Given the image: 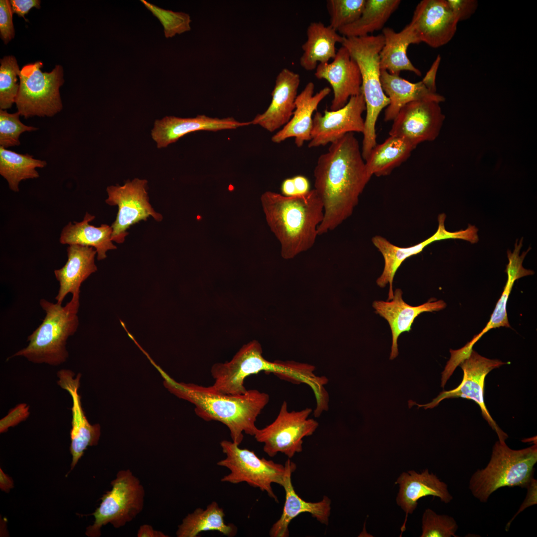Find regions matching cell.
I'll return each mask as SVG.
<instances>
[{"label":"cell","instance_id":"cell-1","mask_svg":"<svg viewBox=\"0 0 537 537\" xmlns=\"http://www.w3.org/2000/svg\"><path fill=\"white\" fill-rule=\"evenodd\" d=\"M314 189L324 205L317 232L332 231L352 215L370 180L359 143L349 133L330 144L314 170Z\"/></svg>","mask_w":537,"mask_h":537},{"label":"cell","instance_id":"cell-2","mask_svg":"<svg viewBox=\"0 0 537 537\" xmlns=\"http://www.w3.org/2000/svg\"><path fill=\"white\" fill-rule=\"evenodd\" d=\"M155 367L170 392L193 404L196 414L205 421H216L225 425L233 442L240 445L244 433L254 436L258 429L257 419L269 402L267 393L251 389L241 395L223 394L211 386L177 382L159 366Z\"/></svg>","mask_w":537,"mask_h":537},{"label":"cell","instance_id":"cell-3","mask_svg":"<svg viewBox=\"0 0 537 537\" xmlns=\"http://www.w3.org/2000/svg\"><path fill=\"white\" fill-rule=\"evenodd\" d=\"M261 201L267 222L280 243L283 259H293L313 246L324 217L323 203L314 189L289 197L267 191Z\"/></svg>","mask_w":537,"mask_h":537},{"label":"cell","instance_id":"cell-4","mask_svg":"<svg viewBox=\"0 0 537 537\" xmlns=\"http://www.w3.org/2000/svg\"><path fill=\"white\" fill-rule=\"evenodd\" d=\"M80 293L72 295L71 300L62 306L44 298L40 305L45 312L42 323L27 339L28 344L7 358L23 357L34 363L57 366L69 357L67 342L78 330Z\"/></svg>","mask_w":537,"mask_h":537},{"label":"cell","instance_id":"cell-5","mask_svg":"<svg viewBox=\"0 0 537 537\" xmlns=\"http://www.w3.org/2000/svg\"><path fill=\"white\" fill-rule=\"evenodd\" d=\"M384 44L382 34L362 37H344L341 44L358 64L361 77V93L366 107L361 154L366 159L376 146L375 126L382 110L389 103L381 81L379 54Z\"/></svg>","mask_w":537,"mask_h":537},{"label":"cell","instance_id":"cell-6","mask_svg":"<svg viewBox=\"0 0 537 537\" xmlns=\"http://www.w3.org/2000/svg\"><path fill=\"white\" fill-rule=\"evenodd\" d=\"M537 462V446L525 448H510L505 441L497 442L487 466L471 476L469 488L480 502H486L490 496L503 487H526L534 479V465Z\"/></svg>","mask_w":537,"mask_h":537},{"label":"cell","instance_id":"cell-7","mask_svg":"<svg viewBox=\"0 0 537 537\" xmlns=\"http://www.w3.org/2000/svg\"><path fill=\"white\" fill-rule=\"evenodd\" d=\"M303 370L301 362L268 360L263 357L260 343L253 340L244 345L230 361L212 365L210 372L214 382L211 386L221 393L241 395L247 391L244 381L250 375L262 371L272 373L295 383L301 378Z\"/></svg>","mask_w":537,"mask_h":537},{"label":"cell","instance_id":"cell-8","mask_svg":"<svg viewBox=\"0 0 537 537\" xmlns=\"http://www.w3.org/2000/svg\"><path fill=\"white\" fill-rule=\"evenodd\" d=\"M43 63L24 66L19 74V88L15 100L17 111L25 118L37 116L52 117L63 108L60 88L63 69L56 65L50 72H43Z\"/></svg>","mask_w":537,"mask_h":537},{"label":"cell","instance_id":"cell-9","mask_svg":"<svg viewBox=\"0 0 537 537\" xmlns=\"http://www.w3.org/2000/svg\"><path fill=\"white\" fill-rule=\"evenodd\" d=\"M111 484V490L103 495L99 506L93 513V524L86 531L88 537H99L101 528L109 523L115 528L122 527L143 509L145 491L130 470L118 471Z\"/></svg>","mask_w":537,"mask_h":537},{"label":"cell","instance_id":"cell-10","mask_svg":"<svg viewBox=\"0 0 537 537\" xmlns=\"http://www.w3.org/2000/svg\"><path fill=\"white\" fill-rule=\"evenodd\" d=\"M225 458L217 463L228 469L230 473L221 479L223 482L238 484L246 482L250 486L259 488L278 502L272 484L282 486L285 473L284 465L265 458H260L254 451L241 448L239 445L227 440L220 442Z\"/></svg>","mask_w":537,"mask_h":537},{"label":"cell","instance_id":"cell-11","mask_svg":"<svg viewBox=\"0 0 537 537\" xmlns=\"http://www.w3.org/2000/svg\"><path fill=\"white\" fill-rule=\"evenodd\" d=\"M312 412L310 408L289 411L283 401L275 420L258 429L254 437L264 444L263 450L269 456L281 452L290 458L302 451L303 439L312 435L318 427V422L309 418Z\"/></svg>","mask_w":537,"mask_h":537},{"label":"cell","instance_id":"cell-12","mask_svg":"<svg viewBox=\"0 0 537 537\" xmlns=\"http://www.w3.org/2000/svg\"><path fill=\"white\" fill-rule=\"evenodd\" d=\"M458 22L448 0H423L416 6L410 22L404 29L413 44L424 42L438 48L451 40Z\"/></svg>","mask_w":537,"mask_h":537},{"label":"cell","instance_id":"cell-13","mask_svg":"<svg viewBox=\"0 0 537 537\" xmlns=\"http://www.w3.org/2000/svg\"><path fill=\"white\" fill-rule=\"evenodd\" d=\"M146 179H135L126 181L123 185L109 186L106 188L108 198L105 202L117 205L118 213L112 228L111 240L122 243L128 234L127 229L141 220H146L151 216L156 221H161L163 217L155 211L149 202L146 187Z\"/></svg>","mask_w":537,"mask_h":537},{"label":"cell","instance_id":"cell-14","mask_svg":"<svg viewBox=\"0 0 537 537\" xmlns=\"http://www.w3.org/2000/svg\"><path fill=\"white\" fill-rule=\"evenodd\" d=\"M507 363L498 359L486 358L472 350L469 356L460 363L463 376L461 383L456 388L441 392L431 402L426 404L420 405L409 402V407L415 404L419 407L431 409L437 406L444 399L459 397L472 400L480 407L484 418L497 433L499 441H505L508 435L498 427L486 407L484 388L485 378L487 374L492 369Z\"/></svg>","mask_w":537,"mask_h":537},{"label":"cell","instance_id":"cell-15","mask_svg":"<svg viewBox=\"0 0 537 537\" xmlns=\"http://www.w3.org/2000/svg\"><path fill=\"white\" fill-rule=\"evenodd\" d=\"M444 119L440 103L431 100L412 101L400 109L393 120L389 134L417 146L435 140Z\"/></svg>","mask_w":537,"mask_h":537},{"label":"cell","instance_id":"cell-16","mask_svg":"<svg viewBox=\"0 0 537 537\" xmlns=\"http://www.w3.org/2000/svg\"><path fill=\"white\" fill-rule=\"evenodd\" d=\"M366 107L361 93L351 97L343 107L336 110L316 111L313 116L310 148L331 144L349 133H363L364 120L362 117Z\"/></svg>","mask_w":537,"mask_h":537},{"label":"cell","instance_id":"cell-17","mask_svg":"<svg viewBox=\"0 0 537 537\" xmlns=\"http://www.w3.org/2000/svg\"><path fill=\"white\" fill-rule=\"evenodd\" d=\"M314 76L318 79L327 81L332 88L331 110L343 107L351 97L361 93L359 67L343 46L337 51L332 62L317 65Z\"/></svg>","mask_w":537,"mask_h":537},{"label":"cell","instance_id":"cell-18","mask_svg":"<svg viewBox=\"0 0 537 537\" xmlns=\"http://www.w3.org/2000/svg\"><path fill=\"white\" fill-rule=\"evenodd\" d=\"M81 374L76 377L71 370L63 369L57 372V384L69 392L73 401L72 429L70 432V453L72 456L71 468L73 469L88 447L95 446L100 436L98 424H90L83 410L81 397L78 393Z\"/></svg>","mask_w":537,"mask_h":537},{"label":"cell","instance_id":"cell-19","mask_svg":"<svg viewBox=\"0 0 537 537\" xmlns=\"http://www.w3.org/2000/svg\"><path fill=\"white\" fill-rule=\"evenodd\" d=\"M249 125H251L250 121L240 122L232 117L219 118L205 115L193 118L166 116L155 121L151 135L157 147L162 148L192 132L235 129Z\"/></svg>","mask_w":537,"mask_h":537},{"label":"cell","instance_id":"cell-20","mask_svg":"<svg viewBox=\"0 0 537 537\" xmlns=\"http://www.w3.org/2000/svg\"><path fill=\"white\" fill-rule=\"evenodd\" d=\"M300 79L298 74L287 69L281 70L276 76L272 99L267 109L258 114L251 121L272 132L284 126L291 119L295 108V100Z\"/></svg>","mask_w":537,"mask_h":537},{"label":"cell","instance_id":"cell-21","mask_svg":"<svg viewBox=\"0 0 537 537\" xmlns=\"http://www.w3.org/2000/svg\"><path fill=\"white\" fill-rule=\"evenodd\" d=\"M403 292L396 288L390 300H375L372 307L375 313L388 323L392 334V346L390 359L396 358L399 354L397 341L403 332H409L416 318L426 312L438 311L445 308L446 303L442 300L429 301L418 306H412L405 302Z\"/></svg>","mask_w":537,"mask_h":537},{"label":"cell","instance_id":"cell-22","mask_svg":"<svg viewBox=\"0 0 537 537\" xmlns=\"http://www.w3.org/2000/svg\"><path fill=\"white\" fill-rule=\"evenodd\" d=\"M284 466L285 473L282 485L285 493L284 504L281 516L269 530V536L288 537L289 524L293 519L303 513L310 514L320 523L327 525L331 510L330 499L324 496L321 500L317 502H307L302 499L296 493L291 481L292 473L296 469L295 463L288 459Z\"/></svg>","mask_w":537,"mask_h":537},{"label":"cell","instance_id":"cell-23","mask_svg":"<svg viewBox=\"0 0 537 537\" xmlns=\"http://www.w3.org/2000/svg\"><path fill=\"white\" fill-rule=\"evenodd\" d=\"M446 217L445 214H440L438 228L435 234L427 239L410 247H398L381 236L376 235L372 237L371 241L382 255L384 261L382 272L376 282L381 288H384L389 284L387 300H390L393 297V279L396 271L405 260L421 253L426 247L435 241L454 239L455 233L449 232L445 228Z\"/></svg>","mask_w":537,"mask_h":537},{"label":"cell","instance_id":"cell-24","mask_svg":"<svg viewBox=\"0 0 537 537\" xmlns=\"http://www.w3.org/2000/svg\"><path fill=\"white\" fill-rule=\"evenodd\" d=\"M314 83L309 82L297 95L292 116L288 122L272 136L273 143H280L289 138H294L296 146L301 147L305 141L310 140L313 114L319 103L331 91L329 87H326L314 94Z\"/></svg>","mask_w":537,"mask_h":537},{"label":"cell","instance_id":"cell-25","mask_svg":"<svg viewBox=\"0 0 537 537\" xmlns=\"http://www.w3.org/2000/svg\"><path fill=\"white\" fill-rule=\"evenodd\" d=\"M396 484L399 486L397 503L406 513L405 521L401 528V535L405 530L408 514H411L415 510L420 499L433 496L439 497L445 503L450 502L452 499L447 485L436 475L430 473L428 469L421 473L414 470L403 472L397 478Z\"/></svg>","mask_w":537,"mask_h":537},{"label":"cell","instance_id":"cell-26","mask_svg":"<svg viewBox=\"0 0 537 537\" xmlns=\"http://www.w3.org/2000/svg\"><path fill=\"white\" fill-rule=\"evenodd\" d=\"M67 251L68 260L65 265L54 271L59 282L55 299L57 303L61 305L68 293H80L82 283L97 269L94 263L97 253L93 247L71 245Z\"/></svg>","mask_w":537,"mask_h":537},{"label":"cell","instance_id":"cell-27","mask_svg":"<svg viewBox=\"0 0 537 537\" xmlns=\"http://www.w3.org/2000/svg\"><path fill=\"white\" fill-rule=\"evenodd\" d=\"M380 81L383 90L389 99L384 112L385 121L393 120L400 109L407 104L418 100H431L440 103L445 97L430 90L422 80L411 83L399 76L381 71Z\"/></svg>","mask_w":537,"mask_h":537},{"label":"cell","instance_id":"cell-28","mask_svg":"<svg viewBox=\"0 0 537 537\" xmlns=\"http://www.w3.org/2000/svg\"><path fill=\"white\" fill-rule=\"evenodd\" d=\"M306 35L307 40L301 46L303 54L299 62L307 71H313L319 64L333 59L337 53L336 44H341L344 38L337 31L320 21L310 23Z\"/></svg>","mask_w":537,"mask_h":537},{"label":"cell","instance_id":"cell-29","mask_svg":"<svg viewBox=\"0 0 537 537\" xmlns=\"http://www.w3.org/2000/svg\"><path fill=\"white\" fill-rule=\"evenodd\" d=\"M95 217L86 212L83 221L68 223L62 229L60 242L62 244L78 245L94 247L98 260L106 258V253L116 247L112 243V228L107 224L96 227L89 224Z\"/></svg>","mask_w":537,"mask_h":537},{"label":"cell","instance_id":"cell-30","mask_svg":"<svg viewBox=\"0 0 537 537\" xmlns=\"http://www.w3.org/2000/svg\"><path fill=\"white\" fill-rule=\"evenodd\" d=\"M416 147L403 138L390 136L383 143L376 144L365 161L368 176L389 175L409 158Z\"/></svg>","mask_w":537,"mask_h":537},{"label":"cell","instance_id":"cell-31","mask_svg":"<svg viewBox=\"0 0 537 537\" xmlns=\"http://www.w3.org/2000/svg\"><path fill=\"white\" fill-rule=\"evenodd\" d=\"M223 509L213 501L205 509L196 508L188 514L178 526L176 532L178 537H196L201 532L217 531L224 536L231 537L237 532L236 527L224 520Z\"/></svg>","mask_w":537,"mask_h":537},{"label":"cell","instance_id":"cell-32","mask_svg":"<svg viewBox=\"0 0 537 537\" xmlns=\"http://www.w3.org/2000/svg\"><path fill=\"white\" fill-rule=\"evenodd\" d=\"M382 34L384 44L379 54L381 71H386L395 76H399L403 71L421 76V71L414 66L407 56L408 47L412 42L406 30L403 28L397 32L392 28L384 27Z\"/></svg>","mask_w":537,"mask_h":537},{"label":"cell","instance_id":"cell-33","mask_svg":"<svg viewBox=\"0 0 537 537\" xmlns=\"http://www.w3.org/2000/svg\"><path fill=\"white\" fill-rule=\"evenodd\" d=\"M400 0H366L359 17L338 30L343 37H362L383 29L389 17L398 8Z\"/></svg>","mask_w":537,"mask_h":537},{"label":"cell","instance_id":"cell-34","mask_svg":"<svg viewBox=\"0 0 537 537\" xmlns=\"http://www.w3.org/2000/svg\"><path fill=\"white\" fill-rule=\"evenodd\" d=\"M46 165L45 161L34 159L28 154H19L0 146V174L14 192L19 191L21 180L38 178L36 169Z\"/></svg>","mask_w":537,"mask_h":537},{"label":"cell","instance_id":"cell-35","mask_svg":"<svg viewBox=\"0 0 537 537\" xmlns=\"http://www.w3.org/2000/svg\"><path fill=\"white\" fill-rule=\"evenodd\" d=\"M0 63V108L6 110L15 102L19 88L17 76L20 70L13 56H4Z\"/></svg>","mask_w":537,"mask_h":537},{"label":"cell","instance_id":"cell-36","mask_svg":"<svg viewBox=\"0 0 537 537\" xmlns=\"http://www.w3.org/2000/svg\"><path fill=\"white\" fill-rule=\"evenodd\" d=\"M366 0H328L327 7L330 15V25L338 31L356 21L360 16Z\"/></svg>","mask_w":537,"mask_h":537},{"label":"cell","instance_id":"cell-37","mask_svg":"<svg viewBox=\"0 0 537 537\" xmlns=\"http://www.w3.org/2000/svg\"><path fill=\"white\" fill-rule=\"evenodd\" d=\"M145 7L157 17L164 27L166 38H172L191 29V21L189 14L182 12L166 10L145 0H141Z\"/></svg>","mask_w":537,"mask_h":537},{"label":"cell","instance_id":"cell-38","mask_svg":"<svg viewBox=\"0 0 537 537\" xmlns=\"http://www.w3.org/2000/svg\"><path fill=\"white\" fill-rule=\"evenodd\" d=\"M20 115L18 111L9 113L6 110H0V146L7 148L19 146V136L22 133L38 129L22 123Z\"/></svg>","mask_w":537,"mask_h":537},{"label":"cell","instance_id":"cell-39","mask_svg":"<svg viewBox=\"0 0 537 537\" xmlns=\"http://www.w3.org/2000/svg\"><path fill=\"white\" fill-rule=\"evenodd\" d=\"M422 533L421 537H456L458 525L451 517L438 515L427 509L422 517Z\"/></svg>","mask_w":537,"mask_h":537},{"label":"cell","instance_id":"cell-40","mask_svg":"<svg viewBox=\"0 0 537 537\" xmlns=\"http://www.w3.org/2000/svg\"><path fill=\"white\" fill-rule=\"evenodd\" d=\"M514 283L507 281L503 292L496 305L490 319L485 327L478 335L475 336L470 343L473 345L485 333L491 329L500 327H510L506 312V304Z\"/></svg>","mask_w":537,"mask_h":537},{"label":"cell","instance_id":"cell-41","mask_svg":"<svg viewBox=\"0 0 537 537\" xmlns=\"http://www.w3.org/2000/svg\"><path fill=\"white\" fill-rule=\"evenodd\" d=\"M12 14L9 0H0V35L5 44L14 37Z\"/></svg>","mask_w":537,"mask_h":537},{"label":"cell","instance_id":"cell-42","mask_svg":"<svg viewBox=\"0 0 537 537\" xmlns=\"http://www.w3.org/2000/svg\"><path fill=\"white\" fill-rule=\"evenodd\" d=\"M29 406L20 403L11 409L8 414L0 421V433L6 432L9 427H14L25 420L29 416Z\"/></svg>","mask_w":537,"mask_h":537},{"label":"cell","instance_id":"cell-43","mask_svg":"<svg viewBox=\"0 0 537 537\" xmlns=\"http://www.w3.org/2000/svg\"><path fill=\"white\" fill-rule=\"evenodd\" d=\"M459 21L469 17L475 11L477 2L473 0H448Z\"/></svg>","mask_w":537,"mask_h":537},{"label":"cell","instance_id":"cell-44","mask_svg":"<svg viewBox=\"0 0 537 537\" xmlns=\"http://www.w3.org/2000/svg\"><path fill=\"white\" fill-rule=\"evenodd\" d=\"M9 1L13 13L17 14L18 16L24 19L25 15L32 8H40L41 7V1L39 0H10Z\"/></svg>","mask_w":537,"mask_h":537},{"label":"cell","instance_id":"cell-45","mask_svg":"<svg viewBox=\"0 0 537 537\" xmlns=\"http://www.w3.org/2000/svg\"><path fill=\"white\" fill-rule=\"evenodd\" d=\"M441 60V56L438 55L431 68L422 79L426 86L434 92H436V79Z\"/></svg>","mask_w":537,"mask_h":537},{"label":"cell","instance_id":"cell-46","mask_svg":"<svg viewBox=\"0 0 537 537\" xmlns=\"http://www.w3.org/2000/svg\"><path fill=\"white\" fill-rule=\"evenodd\" d=\"M296 195H302L308 193L311 189L308 179L304 176L297 175L292 177Z\"/></svg>","mask_w":537,"mask_h":537},{"label":"cell","instance_id":"cell-47","mask_svg":"<svg viewBox=\"0 0 537 537\" xmlns=\"http://www.w3.org/2000/svg\"><path fill=\"white\" fill-rule=\"evenodd\" d=\"M138 537H168L163 533L154 530L153 527L148 525L141 526L138 531Z\"/></svg>","mask_w":537,"mask_h":537},{"label":"cell","instance_id":"cell-48","mask_svg":"<svg viewBox=\"0 0 537 537\" xmlns=\"http://www.w3.org/2000/svg\"><path fill=\"white\" fill-rule=\"evenodd\" d=\"M281 194L285 196H293L296 195L295 187L292 178H289L284 179L280 186Z\"/></svg>","mask_w":537,"mask_h":537},{"label":"cell","instance_id":"cell-49","mask_svg":"<svg viewBox=\"0 0 537 537\" xmlns=\"http://www.w3.org/2000/svg\"><path fill=\"white\" fill-rule=\"evenodd\" d=\"M13 487V481L0 468V488L4 492H8Z\"/></svg>","mask_w":537,"mask_h":537}]
</instances>
